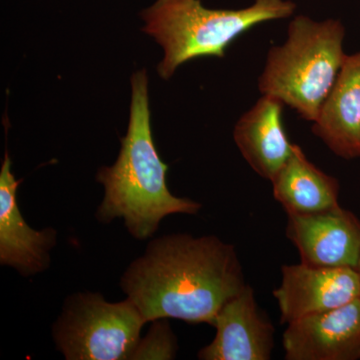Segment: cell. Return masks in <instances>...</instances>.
Returning <instances> with one entry per match:
<instances>
[{
    "label": "cell",
    "instance_id": "cell-1",
    "mask_svg": "<svg viewBox=\"0 0 360 360\" xmlns=\"http://www.w3.org/2000/svg\"><path fill=\"white\" fill-rule=\"evenodd\" d=\"M248 284L233 245L215 236L174 233L149 241L120 279L148 322L174 319L212 326Z\"/></svg>",
    "mask_w": 360,
    "mask_h": 360
},
{
    "label": "cell",
    "instance_id": "cell-2",
    "mask_svg": "<svg viewBox=\"0 0 360 360\" xmlns=\"http://www.w3.org/2000/svg\"><path fill=\"white\" fill-rule=\"evenodd\" d=\"M131 89L129 129L122 139L120 155L115 165L97 172L104 196L96 217L103 224L122 219L132 238L146 240L158 231L165 217L196 214L201 205L175 196L168 189V167L158 155L151 131L146 70L132 75Z\"/></svg>",
    "mask_w": 360,
    "mask_h": 360
},
{
    "label": "cell",
    "instance_id": "cell-3",
    "mask_svg": "<svg viewBox=\"0 0 360 360\" xmlns=\"http://www.w3.org/2000/svg\"><path fill=\"white\" fill-rule=\"evenodd\" d=\"M291 0H255L241 9H212L200 0H156L141 15L144 32L155 37L165 52L158 75L169 79L180 65L203 56L224 58L241 34L266 21L295 13Z\"/></svg>",
    "mask_w": 360,
    "mask_h": 360
},
{
    "label": "cell",
    "instance_id": "cell-4",
    "mask_svg": "<svg viewBox=\"0 0 360 360\" xmlns=\"http://www.w3.org/2000/svg\"><path fill=\"white\" fill-rule=\"evenodd\" d=\"M345 37L340 20L295 16L286 41L267 53L258 79L262 96L276 97L303 120L314 122L347 58Z\"/></svg>",
    "mask_w": 360,
    "mask_h": 360
},
{
    "label": "cell",
    "instance_id": "cell-5",
    "mask_svg": "<svg viewBox=\"0 0 360 360\" xmlns=\"http://www.w3.org/2000/svg\"><path fill=\"white\" fill-rule=\"evenodd\" d=\"M146 323L129 298L110 302L82 291L66 298L51 335L66 360H130Z\"/></svg>",
    "mask_w": 360,
    "mask_h": 360
},
{
    "label": "cell",
    "instance_id": "cell-6",
    "mask_svg": "<svg viewBox=\"0 0 360 360\" xmlns=\"http://www.w3.org/2000/svg\"><path fill=\"white\" fill-rule=\"evenodd\" d=\"M281 285L274 290L283 323L338 309L360 297V278L352 267L283 265Z\"/></svg>",
    "mask_w": 360,
    "mask_h": 360
},
{
    "label": "cell",
    "instance_id": "cell-7",
    "mask_svg": "<svg viewBox=\"0 0 360 360\" xmlns=\"http://www.w3.org/2000/svg\"><path fill=\"white\" fill-rule=\"evenodd\" d=\"M286 236L300 252L302 264L357 269L360 220L340 205L307 214H288Z\"/></svg>",
    "mask_w": 360,
    "mask_h": 360
},
{
    "label": "cell",
    "instance_id": "cell-8",
    "mask_svg": "<svg viewBox=\"0 0 360 360\" xmlns=\"http://www.w3.org/2000/svg\"><path fill=\"white\" fill-rule=\"evenodd\" d=\"M283 345L288 360L360 359V297L290 322Z\"/></svg>",
    "mask_w": 360,
    "mask_h": 360
},
{
    "label": "cell",
    "instance_id": "cell-9",
    "mask_svg": "<svg viewBox=\"0 0 360 360\" xmlns=\"http://www.w3.org/2000/svg\"><path fill=\"white\" fill-rule=\"evenodd\" d=\"M212 326L214 340L201 348V360H269L274 345V328L258 307L255 291L246 285L225 303Z\"/></svg>",
    "mask_w": 360,
    "mask_h": 360
},
{
    "label": "cell",
    "instance_id": "cell-10",
    "mask_svg": "<svg viewBox=\"0 0 360 360\" xmlns=\"http://www.w3.org/2000/svg\"><path fill=\"white\" fill-rule=\"evenodd\" d=\"M11 167L6 153L0 169V264L30 277L49 269L58 231L53 227L37 231L23 219L16 198L20 181Z\"/></svg>",
    "mask_w": 360,
    "mask_h": 360
},
{
    "label": "cell",
    "instance_id": "cell-11",
    "mask_svg": "<svg viewBox=\"0 0 360 360\" xmlns=\"http://www.w3.org/2000/svg\"><path fill=\"white\" fill-rule=\"evenodd\" d=\"M283 105L276 97L262 96L234 127V141L243 158L259 176L270 181L285 165L295 146L284 129Z\"/></svg>",
    "mask_w": 360,
    "mask_h": 360
},
{
    "label": "cell",
    "instance_id": "cell-12",
    "mask_svg": "<svg viewBox=\"0 0 360 360\" xmlns=\"http://www.w3.org/2000/svg\"><path fill=\"white\" fill-rule=\"evenodd\" d=\"M312 132L345 160L360 156V51L347 56Z\"/></svg>",
    "mask_w": 360,
    "mask_h": 360
},
{
    "label": "cell",
    "instance_id": "cell-13",
    "mask_svg": "<svg viewBox=\"0 0 360 360\" xmlns=\"http://www.w3.org/2000/svg\"><path fill=\"white\" fill-rule=\"evenodd\" d=\"M274 198L288 214H307L338 205V180L319 169L300 146L272 179Z\"/></svg>",
    "mask_w": 360,
    "mask_h": 360
},
{
    "label": "cell",
    "instance_id": "cell-14",
    "mask_svg": "<svg viewBox=\"0 0 360 360\" xmlns=\"http://www.w3.org/2000/svg\"><path fill=\"white\" fill-rule=\"evenodd\" d=\"M177 349V340L167 319H158L139 340L130 360L174 359Z\"/></svg>",
    "mask_w": 360,
    "mask_h": 360
},
{
    "label": "cell",
    "instance_id": "cell-15",
    "mask_svg": "<svg viewBox=\"0 0 360 360\" xmlns=\"http://www.w3.org/2000/svg\"><path fill=\"white\" fill-rule=\"evenodd\" d=\"M357 271H359V278H360V260H359V265H357Z\"/></svg>",
    "mask_w": 360,
    "mask_h": 360
}]
</instances>
